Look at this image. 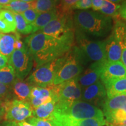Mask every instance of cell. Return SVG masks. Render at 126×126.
I'll return each mask as SVG.
<instances>
[{"label":"cell","instance_id":"obj_1","mask_svg":"<svg viewBox=\"0 0 126 126\" xmlns=\"http://www.w3.org/2000/svg\"><path fill=\"white\" fill-rule=\"evenodd\" d=\"M74 33H70L59 39L46 35L41 32L28 36L25 39V43L37 68L70 51L74 42Z\"/></svg>","mask_w":126,"mask_h":126},{"label":"cell","instance_id":"obj_2","mask_svg":"<svg viewBox=\"0 0 126 126\" xmlns=\"http://www.w3.org/2000/svg\"><path fill=\"white\" fill-rule=\"evenodd\" d=\"M78 31L97 37L106 36L112 28L111 18L90 11H79L73 16Z\"/></svg>","mask_w":126,"mask_h":126},{"label":"cell","instance_id":"obj_3","mask_svg":"<svg viewBox=\"0 0 126 126\" xmlns=\"http://www.w3.org/2000/svg\"><path fill=\"white\" fill-rule=\"evenodd\" d=\"M75 36L78 46L74 48L73 51L82 65L88 62L106 60V41L90 40L84 33L78 30Z\"/></svg>","mask_w":126,"mask_h":126},{"label":"cell","instance_id":"obj_4","mask_svg":"<svg viewBox=\"0 0 126 126\" xmlns=\"http://www.w3.org/2000/svg\"><path fill=\"white\" fill-rule=\"evenodd\" d=\"M54 111L77 119L93 118L104 119L105 117L103 111L101 109L88 102L81 100L75 101L70 105L57 102Z\"/></svg>","mask_w":126,"mask_h":126},{"label":"cell","instance_id":"obj_5","mask_svg":"<svg viewBox=\"0 0 126 126\" xmlns=\"http://www.w3.org/2000/svg\"><path fill=\"white\" fill-rule=\"evenodd\" d=\"M65 54L37 67L28 77V83L31 85L40 87L52 85L57 71L64 60Z\"/></svg>","mask_w":126,"mask_h":126},{"label":"cell","instance_id":"obj_6","mask_svg":"<svg viewBox=\"0 0 126 126\" xmlns=\"http://www.w3.org/2000/svg\"><path fill=\"white\" fill-rule=\"evenodd\" d=\"M83 67L75 53L70 51L65 56V59L57 71L53 85H58L79 76L83 71Z\"/></svg>","mask_w":126,"mask_h":126},{"label":"cell","instance_id":"obj_7","mask_svg":"<svg viewBox=\"0 0 126 126\" xmlns=\"http://www.w3.org/2000/svg\"><path fill=\"white\" fill-rule=\"evenodd\" d=\"M74 31L72 13H60L56 18L51 20L40 32L46 35L59 39L65 34L75 32Z\"/></svg>","mask_w":126,"mask_h":126},{"label":"cell","instance_id":"obj_8","mask_svg":"<svg viewBox=\"0 0 126 126\" xmlns=\"http://www.w3.org/2000/svg\"><path fill=\"white\" fill-rule=\"evenodd\" d=\"M32 56L25 45L22 49L14 50L8 59V64L15 71L16 78L23 80L33 67Z\"/></svg>","mask_w":126,"mask_h":126},{"label":"cell","instance_id":"obj_9","mask_svg":"<svg viewBox=\"0 0 126 126\" xmlns=\"http://www.w3.org/2000/svg\"><path fill=\"white\" fill-rule=\"evenodd\" d=\"M4 108L6 121L18 123L32 116L33 109L28 102L14 99L4 102Z\"/></svg>","mask_w":126,"mask_h":126},{"label":"cell","instance_id":"obj_10","mask_svg":"<svg viewBox=\"0 0 126 126\" xmlns=\"http://www.w3.org/2000/svg\"><path fill=\"white\" fill-rule=\"evenodd\" d=\"M58 97L60 103L70 105L80 100L82 97V89L78 83V77L58 85Z\"/></svg>","mask_w":126,"mask_h":126},{"label":"cell","instance_id":"obj_11","mask_svg":"<svg viewBox=\"0 0 126 126\" xmlns=\"http://www.w3.org/2000/svg\"><path fill=\"white\" fill-rule=\"evenodd\" d=\"M48 120L54 126H103L106 124L105 119H77L54 111Z\"/></svg>","mask_w":126,"mask_h":126},{"label":"cell","instance_id":"obj_12","mask_svg":"<svg viewBox=\"0 0 126 126\" xmlns=\"http://www.w3.org/2000/svg\"><path fill=\"white\" fill-rule=\"evenodd\" d=\"M106 96L105 85L102 81H99L83 89L81 99L96 107H102L106 99Z\"/></svg>","mask_w":126,"mask_h":126},{"label":"cell","instance_id":"obj_13","mask_svg":"<svg viewBox=\"0 0 126 126\" xmlns=\"http://www.w3.org/2000/svg\"><path fill=\"white\" fill-rule=\"evenodd\" d=\"M105 61L92 63L82 74H80L78 77V81L81 88H86L99 81Z\"/></svg>","mask_w":126,"mask_h":126},{"label":"cell","instance_id":"obj_14","mask_svg":"<svg viewBox=\"0 0 126 126\" xmlns=\"http://www.w3.org/2000/svg\"><path fill=\"white\" fill-rule=\"evenodd\" d=\"M126 77V67L122 61L110 62L106 60L100 75L102 83L114 79Z\"/></svg>","mask_w":126,"mask_h":126},{"label":"cell","instance_id":"obj_15","mask_svg":"<svg viewBox=\"0 0 126 126\" xmlns=\"http://www.w3.org/2000/svg\"><path fill=\"white\" fill-rule=\"evenodd\" d=\"M105 41L106 60L110 62L120 61L122 58V48L113 32Z\"/></svg>","mask_w":126,"mask_h":126},{"label":"cell","instance_id":"obj_16","mask_svg":"<svg viewBox=\"0 0 126 126\" xmlns=\"http://www.w3.org/2000/svg\"><path fill=\"white\" fill-rule=\"evenodd\" d=\"M102 108L104 116L116 110H126V93L107 97Z\"/></svg>","mask_w":126,"mask_h":126},{"label":"cell","instance_id":"obj_17","mask_svg":"<svg viewBox=\"0 0 126 126\" xmlns=\"http://www.w3.org/2000/svg\"><path fill=\"white\" fill-rule=\"evenodd\" d=\"M32 86L30 83L23 80L16 79L12 84V90L16 99L22 101H29Z\"/></svg>","mask_w":126,"mask_h":126},{"label":"cell","instance_id":"obj_18","mask_svg":"<svg viewBox=\"0 0 126 126\" xmlns=\"http://www.w3.org/2000/svg\"><path fill=\"white\" fill-rule=\"evenodd\" d=\"M103 84L106 91L107 97L126 93V77L109 80Z\"/></svg>","mask_w":126,"mask_h":126},{"label":"cell","instance_id":"obj_19","mask_svg":"<svg viewBox=\"0 0 126 126\" xmlns=\"http://www.w3.org/2000/svg\"><path fill=\"white\" fill-rule=\"evenodd\" d=\"M113 34L122 48V62L126 67V24L122 22H116Z\"/></svg>","mask_w":126,"mask_h":126},{"label":"cell","instance_id":"obj_20","mask_svg":"<svg viewBox=\"0 0 126 126\" xmlns=\"http://www.w3.org/2000/svg\"><path fill=\"white\" fill-rule=\"evenodd\" d=\"M59 14V10L57 8L50 11L39 14L35 21L32 24L33 27V33H35L42 30L51 20L56 18Z\"/></svg>","mask_w":126,"mask_h":126},{"label":"cell","instance_id":"obj_21","mask_svg":"<svg viewBox=\"0 0 126 126\" xmlns=\"http://www.w3.org/2000/svg\"><path fill=\"white\" fill-rule=\"evenodd\" d=\"M18 36V33L2 34L0 40V54L8 59L15 50L14 45Z\"/></svg>","mask_w":126,"mask_h":126},{"label":"cell","instance_id":"obj_22","mask_svg":"<svg viewBox=\"0 0 126 126\" xmlns=\"http://www.w3.org/2000/svg\"><path fill=\"white\" fill-rule=\"evenodd\" d=\"M59 99H54L48 103L43 104L33 109L32 115L34 117L43 119H48L56 109Z\"/></svg>","mask_w":126,"mask_h":126},{"label":"cell","instance_id":"obj_23","mask_svg":"<svg viewBox=\"0 0 126 126\" xmlns=\"http://www.w3.org/2000/svg\"><path fill=\"white\" fill-rule=\"evenodd\" d=\"M58 5V0H34L32 1V8L39 13L53 10Z\"/></svg>","mask_w":126,"mask_h":126},{"label":"cell","instance_id":"obj_24","mask_svg":"<svg viewBox=\"0 0 126 126\" xmlns=\"http://www.w3.org/2000/svg\"><path fill=\"white\" fill-rule=\"evenodd\" d=\"M106 121L113 125L126 124V110L117 109L105 116Z\"/></svg>","mask_w":126,"mask_h":126},{"label":"cell","instance_id":"obj_25","mask_svg":"<svg viewBox=\"0 0 126 126\" xmlns=\"http://www.w3.org/2000/svg\"><path fill=\"white\" fill-rule=\"evenodd\" d=\"M14 13L15 19L16 31L23 34H28L33 33V27L25 19L21 14Z\"/></svg>","mask_w":126,"mask_h":126},{"label":"cell","instance_id":"obj_26","mask_svg":"<svg viewBox=\"0 0 126 126\" xmlns=\"http://www.w3.org/2000/svg\"><path fill=\"white\" fill-rule=\"evenodd\" d=\"M16 79L15 71L11 66L7 64L0 69V83L9 85Z\"/></svg>","mask_w":126,"mask_h":126},{"label":"cell","instance_id":"obj_27","mask_svg":"<svg viewBox=\"0 0 126 126\" xmlns=\"http://www.w3.org/2000/svg\"><path fill=\"white\" fill-rule=\"evenodd\" d=\"M2 8L14 13L22 14L27 9L32 8V2H28L20 0H12L9 4L2 6Z\"/></svg>","mask_w":126,"mask_h":126},{"label":"cell","instance_id":"obj_28","mask_svg":"<svg viewBox=\"0 0 126 126\" xmlns=\"http://www.w3.org/2000/svg\"><path fill=\"white\" fill-rule=\"evenodd\" d=\"M120 8V5L111 2L109 0H103V5L100 11L102 14L108 16L116 17L119 15Z\"/></svg>","mask_w":126,"mask_h":126},{"label":"cell","instance_id":"obj_29","mask_svg":"<svg viewBox=\"0 0 126 126\" xmlns=\"http://www.w3.org/2000/svg\"><path fill=\"white\" fill-rule=\"evenodd\" d=\"M79 0H61L57 6V8L61 14H71L73 10V7Z\"/></svg>","mask_w":126,"mask_h":126},{"label":"cell","instance_id":"obj_30","mask_svg":"<svg viewBox=\"0 0 126 126\" xmlns=\"http://www.w3.org/2000/svg\"><path fill=\"white\" fill-rule=\"evenodd\" d=\"M0 18L4 19L12 28L14 32H16L15 19L13 12L6 9H1L0 11Z\"/></svg>","mask_w":126,"mask_h":126},{"label":"cell","instance_id":"obj_31","mask_svg":"<svg viewBox=\"0 0 126 126\" xmlns=\"http://www.w3.org/2000/svg\"><path fill=\"white\" fill-rule=\"evenodd\" d=\"M39 14L38 12L36 11L34 9L30 8L25 11L24 12L21 14L25 19L30 24H32L35 21L36 18H37Z\"/></svg>","mask_w":126,"mask_h":126},{"label":"cell","instance_id":"obj_32","mask_svg":"<svg viewBox=\"0 0 126 126\" xmlns=\"http://www.w3.org/2000/svg\"><path fill=\"white\" fill-rule=\"evenodd\" d=\"M28 123L34 126H54L53 123L48 119H39L35 117H31L28 119Z\"/></svg>","mask_w":126,"mask_h":126},{"label":"cell","instance_id":"obj_33","mask_svg":"<svg viewBox=\"0 0 126 126\" xmlns=\"http://www.w3.org/2000/svg\"><path fill=\"white\" fill-rule=\"evenodd\" d=\"M92 7V0H79L74 6L73 9L85 10Z\"/></svg>","mask_w":126,"mask_h":126},{"label":"cell","instance_id":"obj_34","mask_svg":"<svg viewBox=\"0 0 126 126\" xmlns=\"http://www.w3.org/2000/svg\"><path fill=\"white\" fill-rule=\"evenodd\" d=\"M11 32H15L4 19L0 18V33H9Z\"/></svg>","mask_w":126,"mask_h":126},{"label":"cell","instance_id":"obj_35","mask_svg":"<svg viewBox=\"0 0 126 126\" xmlns=\"http://www.w3.org/2000/svg\"><path fill=\"white\" fill-rule=\"evenodd\" d=\"M103 5V0H92V8L93 10L97 11H100Z\"/></svg>","mask_w":126,"mask_h":126},{"label":"cell","instance_id":"obj_36","mask_svg":"<svg viewBox=\"0 0 126 126\" xmlns=\"http://www.w3.org/2000/svg\"><path fill=\"white\" fill-rule=\"evenodd\" d=\"M9 85L0 83V97H5L9 93Z\"/></svg>","mask_w":126,"mask_h":126},{"label":"cell","instance_id":"obj_37","mask_svg":"<svg viewBox=\"0 0 126 126\" xmlns=\"http://www.w3.org/2000/svg\"><path fill=\"white\" fill-rule=\"evenodd\" d=\"M25 45L24 43L20 39V36H18L16 39L15 45H14V48L15 50H20L25 47Z\"/></svg>","mask_w":126,"mask_h":126},{"label":"cell","instance_id":"obj_38","mask_svg":"<svg viewBox=\"0 0 126 126\" xmlns=\"http://www.w3.org/2000/svg\"><path fill=\"white\" fill-rule=\"evenodd\" d=\"M8 63V59L0 54V69L7 65Z\"/></svg>","mask_w":126,"mask_h":126},{"label":"cell","instance_id":"obj_39","mask_svg":"<svg viewBox=\"0 0 126 126\" xmlns=\"http://www.w3.org/2000/svg\"><path fill=\"white\" fill-rule=\"evenodd\" d=\"M119 15L124 19L126 20V5L121 8L119 11Z\"/></svg>","mask_w":126,"mask_h":126},{"label":"cell","instance_id":"obj_40","mask_svg":"<svg viewBox=\"0 0 126 126\" xmlns=\"http://www.w3.org/2000/svg\"><path fill=\"white\" fill-rule=\"evenodd\" d=\"M1 126H19L18 123L12 121H5L1 124Z\"/></svg>","mask_w":126,"mask_h":126},{"label":"cell","instance_id":"obj_41","mask_svg":"<svg viewBox=\"0 0 126 126\" xmlns=\"http://www.w3.org/2000/svg\"><path fill=\"white\" fill-rule=\"evenodd\" d=\"M5 116L4 103H0V120Z\"/></svg>","mask_w":126,"mask_h":126},{"label":"cell","instance_id":"obj_42","mask_svg":"<svg viewBox=\"0 0 126 126\" xmlns=\"http://www.w3.org/2000/svg\"><path fill=\"white\" fill-rule=\"evenodd\" d=\"M18 124L19 126H34L33 125H32V124H30L29 123H28L27 122H25V121L18 122Z\"/></svg>","mask_w":126,"mask_h":126},{"label":"cell","instance_id":"obj_43","mask_svg":"<svg viewBox=\"0 0 126 126\" xmlns=\"http://www.w3.org/2000/svg\"><path fill=\"white\" fill-rule=\"evenodd\" d=\"M12 1V0H0V5L1 7L6 5L9 4Z\"/></svg>","mask_w":126,"mask_h":126},{"label":"cell","instance_id":"obj_44","mask_svg":"<svg viewBox=\"0 0 126 126\" xmlns=\"http://www.w3.org/2000/svg\"><path fill=\"white\" fill-rule=\"evenodd\" d=\"M109 1H111V2H114V3H116V4H118V3H120L123 0H109Z\"/></svg>","mask_w":126,"mask_h":126},{"label":"cell","instance_id":"obj_45","mask_svg":"<svg viewBox=\"0 0 126 126\" xmlns=\"http://www.w3.org/2000/svg\"><path fill=\"white\" fill-rule=\"evenodd\" d=\"M106 126H126V124H124V125H113V124H107Z\"/></svg>","mask_w":126,"mask_h":126},{"label":"cell","instance_id":"obj_46","mask_svg":"<svg viewBox=\"0 0 126 126\" xmlns=\"http://www.w3.org/2000/svg\"><path fill=\"white\" fill-rule=\"evenodd\" d=\"M20 1H24V2H32V1H34V0H20Z\"/></svg>","mask_w":126,"mask_h":126},{"label":"cell","instance_id":"obj_47","mask_svg":"<svg viewBox=\"0 0 126 126\" xmlns=\"http://www.w3.org/2000/svg\"><path fill=\"white\" fill-rule=\"evenodd\" d=\"M2 33H0V40H1V37H2Z\"/></svg>","mask_w":126,"mask_h":126},{"label":"cell","instance_id":"obj_48","mask_svg":"<svg viewBox=\"0 0 126 126\" xmlns=\"http://www.w3.org/2000/svg\"><path fill=\"white\" fill-rule=\"evenodd\" d=\"M2 7H1V5H0V11H1V9H2Z\"/></svg>","mask_w":126,"mask_h":126}]
</instances>
